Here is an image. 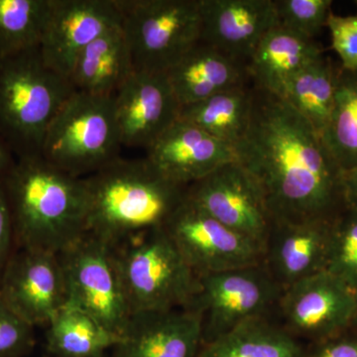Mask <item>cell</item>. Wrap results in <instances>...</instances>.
<instances>
[{
    "instance_id": "6da1fadb",
    "label": "cell",
    "mask_w": 357,
    "mask_h": 357,
    "mask_svg": "<svg viewBox=\"0 0 357 357\" xmlns=\"http://www.w3.org/2000/svg\"><path fill=\"white\" fill-rule=\"evenodd\" d=\"M250 117L234 146L272 220L333 218L345 208L342 169L309 121L281 96L252 86Z\"/></svg>"
},
{
    "instance_id": "7a4b0ae2",
    "label": "cell",
    "mask_w": 357,
    "mask_h": 357,
    "mask_svg": "<svg viewBox=\"0 0 357 357\" xmlns=\"http://www.w3.org/2000/svg\"><path fill=\"white\" fill-rule=\"evenodd\" d=\"M3 181L15 248L59 255L86 234L84 178L60 170L39 155L16 159Z\"/></svg>"
},
{
    "instance_id": "3957f363",
    "label": "cell",
    "mask_w": 357,
    "mask_h": 357,
    "mask_svg": "<svg viewBox=\"0 0 357 357\" xmlns=\"http://www.w3.org/2000/svg\"><path fill=\"white\" fill-rule=\"evenodd\" d=\"M86 234L112 248L163 227L185 198L187 187L168 180L146 158H119L84 178Z\"/></svg>"
},
{
    "instance_id": "277c9868",
    "label": "cell",
    "mask_w": 357,
    "mask_h": 357,
    "mask_svg": "<svg viewBox=\"0 0 357 357\" xmlns=\"http://www.w3.org/2000/svg\"><path fill=\"white\" fill-rule=\"evenodd\" d=\"M75 91L39 48L0 58V134L16 159L41 155L45 134Z\"/></svg>"
},
{
    "instance_id": "5b68a950",
    "label": "cell",
    "mask_w": 357,
    "mask_h": 357,
    "mask_svg": "<svg viewBox=\"0 0 357 357\" xmlns=\"http://www.w3.org/2000/svg\"><path fill=\"white\" fill-rule=\"evenodd\" d=\"M112 249L132 314L191 309L199 293V276L163 227Z\"/></svg>"
},
{
    "instance_id": "8992f818",
    "label": "cell",
    "mask_w": 357,
    "mask_h": 357,
    "mask_svg": "<svg viewBox=\"0 0 357 357\" xmlns=\"http://www.w3.org/2000/svg\"><path fill=\"white\" fill-rule=\"evenodd\" d=\"M121 147L114 96L76 91L51 122L41 156L60 170L84 178L119 158Z\"/></svg>"
},
{
    "instance_id": "52a82bcc",
    "label": "cell",
    "mask_w": 357,
    "mask_h": 357,
    "mask_svg": "<svg viewBox=\"0 0 357 357\" xmlns=\"http://www.w3.org/2000/svg\"><path fill=\"white\" fill-rule=\"evenodd\" d=\"M134 69L166 73L201 40L199 0H115Z\"/></svg>"
},
{
    "instance_id": "ba28073f",
    "label": "cell",
    "mask_w": 357,
    "mask_h": 357,
    "mask_svg": "<svg viewBox=\"0 0 357 357\" xmlns=\"http://www.w3.org/2000/svg\"><path fill=\"white\" fill-rule=\"evenodd\" d=\"M67 304L93 317L121 338L132 316L122 287L114 249L86 234L59 255Z\"/></svg>"
},
{
    "instance_id": "9c48e42d",
    "label": "cell",
    "mask_w": 357,
    "mask_h": 357,
    "mask_svg": "<svg viewBox=\"0 0 357 357\" xmlns=\"http://www.w3.org/2000/svg\"><path fill=\"white\" fill-rule=\"evenodd\" d=\"M282 291L263 263L199 276L191 309L203 318V344L249 321L268 318Z\"/></svg>"
},
{
    "instance_id": "30bf717a",
    "label": "cell",
    "mask_w": 357,
    "mask_h": 357,
    "mask_svg": "<svg viewBox=\"0 0 357 357\" xmlns=\"http://www.w3.org/2000/svg\"><path fill=\"white\" fill-rule=\"evenodd\" d=\"M163 229L199 276L263 263L261 246L218 222L187 195Z\"/></svg>"
},
{
    "instance_id": "8fae6325",
    "label": "cell",
    "mask_w": 357,
    "mask_h": 357,
    "mask_svg": "<svg viewBox=\"0 0 357 357\" xmlns=\"http://www.w3.org/2000/svg\"><path fill=\"white\" fill-rule=\"evenodd\" d=\"M185 195L211 217L264 250L271 215L259 185L236 160L192 183Z\"/></svg>"
},
{
    "instance_id": "7c38bea8",
    "label": "cell",
    "mask_w": 357,
    "mask_h": 357,
    "mask_svg": "<svg viewBox=\"0 0 357 357\" xmlns=\"http://www.w3.org/2000/svg\"><path fill=\"white\" fill-rule=\"evenodd\" d=\"M356 307V293L321 271L284 289L277 307L285 330L316 342L349 331Z\"/></svg>"
},
{
    "instance_id": "4fadbf2b",
    "label": "cell",
    "mask_w": 357,
    "mask_h": 357,
    "mask_svg": "<svg viewBox=\"0 0 357 357\" xmlns=\"http://www.w3.org/2000/svg\"><path fill=\"white\" fill-rule=\"evenodd\" d=\"M0 296L33 328L48 326L67 304L64 270L59 255L14 249L0 277Z\"/></svg>"
},
{
    "instance_id": "5bb4252c",
    "label": "cell",
    "mask_w": 357,
    "mask_h": 357,
    "mask_svg": "<svg viewBox=\"0 0 357 357\" xmlns=\"http://www.w3.org/2000/svg\"><path fill=\"white\" fill-rule=\"evenodd\" d=\"M121 23L115 0H51L39 46L44 64L70 79L82 52Z\"/></svg>"
},
{
    "instance_id": "9a60e30c",
    "label": "cell",
    "mask_w": 357,
    "mask_h": 357,
    "mask_svg": "<svg viewBox=\"0 0 357 357\" xmlns=\"http://www.w3.org/2000/svg\"><path fill=\"white\" fill-rule=\"evenodd\" d=\"M122 146L148 150L178 121V105L166 73L135 70L114 95Z\"/></svg>"
},
{
    "instance_id": "2e32d148",
    "label": "cell",
    "mask_w": 357,
    "mask_h": 357,
    "mask_svg": "<svg viewBox=\"0 0 357 357\" xmlns=\"http://www.w3.org/2000/svg\"><path fill=\"white\" fill-rule=\"evenodd\" d=\"M333 218L272 220L263 264L282 290L326 271Z\"/></svg>"
},
{
    "instance_id": "e0dca14e",
    "label": "cell",
    "mask_w": 357,
    "mask_h": 357,
    "mask_svg": "<svg viewBox=\"0 0 357 357\" xmlns=\"http://www.w3.org/2000/svg\"><path fill=\"white\" fill-rule=\"evenodd\" d=\"M201 40L248 66L268 31L278 25L274 0H199Z\"/></svg>"
},
{
    "instance_id": "ac0fdd59",
    "label": "cell",
    "mask_w": 357,
    "mask_h": 357,
    "mask_svg": "<svg viewBox=\"0 0 357 357\" xmlns=\"http://www.w3.org/2000/svg\"><path fill=\"white\" fill-rule=\"evenodd\" d=\"M203 318L194 309L136 312L114 347V357H198Z\"/></svg>"
},
{
    "instance_id": "d6986e66",
    "label": "cell",
    "mask_w": 357,
    "mask_h": 357,
    "mask_svg": "<svg viewBox=\"0 0 357 357\" xmlns=\"http://www.w3.org/2000/svg\"><path fill=\"white\" fill-rule=\"evenodd\" d=\"M145 158L162 176L188 188L236 156L231 145L177 121L146 150Z\"/></svg>"
},
{
    "instance_id": "ffe728a7",
    "label": "cell",
    "mask_w": 357,
    "mask_h": 357,
    "mask_svg": "<svg viewBox=\"0 0 357 357\" xmlns=\"http://www.w3.org/2000/svg\"><path fill=\"white\" fill-rule=\"evenodd\" d=\"M181 107L248 84L246 65L199 41L166 72Z\"/></svg>"
},
{
    "instance_id": "44dd1931",
    "label": "cell",
    "mask_w": 357,
    "mask_h": 357,
    "mask_svg": "<svg viewBox=\"0 0 357 357\" xmlns=\"http://www.w3.org/2000/svg\"><path fill=\"white\" fill-rule=\"evenodd\" d=\"M135 72L128 36L121 24L110 28L82 52L70 82L75 91L114 96Z\"/></svg>"
},
{
    "instance_id": "7402d4cb",
    "label": "cell",
    "mask_w": 357,
    "mask_h": 357,
    "mask_svg": "<svg viewBox=\"0 0 357 357\" xmlns=\"http://www.w3.org/2000/svg\"><path fill=\"white\" fill-rule=\"evenodd\" d=\"M323 55L314 39L276 25L257 45L246 68L253 86L278 93L288 79Z\"/></svg>"
},
{
    "instance_id": "603a6c76",
    "label": "cell",
    "mask_w": 357,
    "mask_h": 357,
    "mask_svg": "<svg viewBox=\"0 0 357 357\" xmlns=\"http://www.w3.org/2000/svg\"><path fill=\"white\" fill-rule=\"evenodd\" d=\"M306 349L283 326L252 319L203 344L198 357H305Z\"/></svg>"
},
{
    "instance_id": "cb8c5ba5",
    "label": "cell",
    "mask_w": 357,
    "mask_h": 357,
    "mask_svg": "<svg viewBox=\"0 0 357 357\" xmlns=\"http://www.w3.org/2000/svg\"><path fill=\"white\" fill-rule=\"evenodd\" d=\"M252 88L248 84L181 107L178 121L197 126L234 148L248 129Z\"/></svg>"
},
{
    "instance_id": "d4e9b609",
    "label": "cell",
    "mask_w": 357,
    "mask_h": 357,
    "mask_svg": "<svg viewBox=\"0 0 357 357\" xmlns=\"http://www.w3.org/2000/svg\"><path fill=\"white\" fill-rule=\"evenodd\" d=\"M337 68L321 56L293 75L278 95L323 134L335 103Z\"/></svg>"
},
{
    "instance_id": "484cf974",
    "label": "cell",
    "mask_w": 357,
    "mask_h": 357,
    "mask_svg": "<svg viewBox=\"0 0 357 357\" xmlns=\"http://www.w3.org/2000/svg\"><path fill=\"white\" fill-rule=\"evenodd\" d=\"M47 349L54 357H105L119 337L93 317L65 306L47 326Z\"/></svg>"
},
{
    "instance_id": "4316f807",
    "label": "cell",
    "mask_w": 357,
    "mask_h": 357,
    "mask_svg": "<svg viewBox=\"0 0 357 357\" xmlns=\"http://www.w3.org/2000/svg\"><path fill=\"white\" fill-rule=\"evenodd\" d=\"M321 139L342 172L357 168V73L340 66L332 114Z\"/></svg>"
},
{
    "instance_id": "83f0119b",
    "label": "cell",
    "mask_w": 357,
    "mask_h": 357,
    "mask_svg": "<svg viewBox=\"0 0 357 357\" xmlns=\"http://www.w3.org/2000/svg\"><path fill=\"white\" fill-rule=\"evenodd\" d=\"M51 0H0V58L39 48Z\"/></svg>"
},
{
    "instance_id": "f1b7e54d",
    "label": "cell",
    "mask_w": 357,
    "mask_h": 357,
    "mask_svg": "<svg viewBox=\"0 0 357 357\" xmlns=\"http://www.w3.org/2000/svg\"><path fill=\"white\" fill-rule=\"evenodd\" d=\"M326 271L357 293V211L349 206L333 218Z\"/></svg>"
},
{
    "instance_id": "f546056e",
    "label": "cell",
    "mask_w": 357,
    "mask_h": 357,
    "mask_svg": "<svg viewBox=\"0 0 357 357\" xmlns=\"http://www.w3.org/2000/svg\"><path fill=\"white\" fill-rule=\"evenodd\" d=\"M278 25L314 39L326 27L333 13L332 0H274Z\"/></svg>"
},
{
    "instance_id": "4dcf8cb0",
    "label": "cell",
    "mask_w": 357,
    "mask_h": 357,
    "mask_svg": "<svg viewBox=\"0 0 357 357\" xmlns=\"http://www.w3.org/2000/svg\"><path fill=\"white\" fill-rule=\"evenodd\" d=\"M34 345V328L13 311L0 296V357H23Z\"/></svg>"
},
{
    "instance_id": "1f68e13d",
    "label": "cell",
    "mask_w": 357,
    "mask_h": 357,
    "mask_svg": "<svg viewBox=\"0 0 357 357\" xmlns=\"http://www.w3.org/2000/svg\"><path fill=\"white\" fill-rule=\"evenodd\" d=\"M326 28L333 49L342 63L340 67L357 73V15L340 16L333 13Z\"/></svg>"
},
{
    "instance_id": "d6a6232c",
    "label": "cell",
    "mask_w": 357,
    "mask_h": 357,
    "mask_svg": "<svg viewBox=\"0 0 357 357\" xmlns=\"http://www.w3.org/2000/svg\"><path fill=\"white\" fill-rule=\"evenodd\" d=\"M305 357H357V333L349 330L314 342Z\"/></svg>"
},
{
    "instance_id": "836d02e7",
    "label": "cell",
    "mask_w": 357,
    "mask_h": 357,
    "mask_svg": "<svg viewBox=\"0 0 357 357\" xmlns=\"http://www.w3.org/2000/svg\"><path fill=\"white\" fill-rule=\"evenodd\" d=\"M3 178L0 177V277L15 249L13 218Z\"/></svg>"
},
{
    "instance_id": "e575fe53",
    "label": "cell",
    "mask_w": 357,
    "mask_h": 357,
    "mask_svg": "<svg viewBox=\"0 0 357 357\" xmlns=\"http://www.w3.org/2000/svg\"><path fill=\"white\" fill-rule=\"evenodd\" d=\"M342 187L345 206L357 211V168L344 172Z\"/></svg>"
},
{
    "instance_id": "d590c367",
    "label": "cell",
    "mask_w": 357,
    "mask_h": 357,
    "mask_svg": "<svg viewBox=\"0 0 357 357\" xmlns=\"http://www.w3.org/2000/svg\"><path fill=\"white\" fill-rule=\"evenodd\" d=\"M16 162L13 150L0 134V177H4Z\"/></svg>"
},
{
    "instance_id": "8d00e7d4",
    "label": "cell",
    "mask_w": 357,
    "mask_h": 357,
    "mask_svg": "<svg viewBox=\"0 0 357 357\" xmlns=\"http://www.w3.org/2000/svg\"><path fill=\"white\" fill-rule=\"evenodd\" d=\"M349 331H351V332L357 333V293H356V312H354V319H352V321L351 324V328H349Z\"/></svg>"
},
{
    "instance_id": "74e56055",
    "label": "cell",
    "mask_w": 357,
    "mask_h": 357,
    "mask_svg": "<svg viewBox=\"0 0 357 357\" xmlns=\"http://www.w3.org/2000/svg\"><path fill=\"white\" fill-rule=\"evenodd\" d=\"M354 3H356V6H357V0H356V1H354Z\"/></svg>"
}]
</instances>
